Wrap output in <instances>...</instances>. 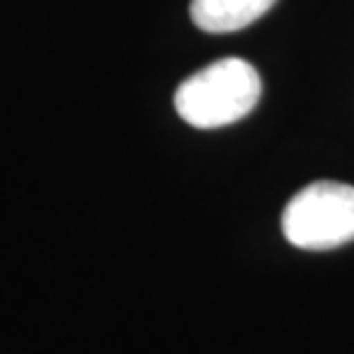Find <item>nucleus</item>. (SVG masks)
<instances>
[{"mask_svg": "<svg viewBox=\"0 0 354 354\" xmlns=\"http://www.w3.org/2000/svg\"><path fill=\"white\" fill-rule=\"evenodd\" d=\"M260 76L241 58H223L181 82L174 95L176 113L194 129H221L236 124L260 100Z\"/></svg>", "mask_w": 354, "mask_h": 354, "instance_id": "1", "label": "nucleus"}, {"mask_svg": "<svg viewBox=\"0 0 354 354\" xmlns=\"http://www.w3.org/2000/svg\"><path fill=\"white\" fill-rule=\"evenodd\" d=\"M283 236L299 250H333L354 241V187L315 181L291 197L281 218Z\"/></svg>", "mask_w": 354, "mask_h": 354, "instance_id": "2", "label": "nucleus"}, {"mask_svg": "<svg viewBox=\"0 0 354 354\" xmlns=\"http://www.w3.org/2000/svg\"><path fill=\"white\" fill-rule=\"evenodd\" d=\"M276 0H192L189 13L194 26L210 35H226L244 29L266 16Z\"/></svg>", "mask_w": 354, "mask_h": 354, "instance_id": "3", "label": "nucleus"}]
</instances>
